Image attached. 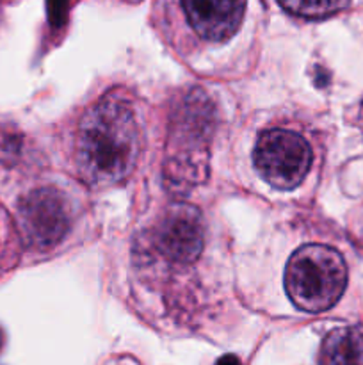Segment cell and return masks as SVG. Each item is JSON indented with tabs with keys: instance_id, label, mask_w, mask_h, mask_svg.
I'll return each mask as SVG.
<instances>
[{
	"instance_id": "6",
	"label": "cell",
	"mask_w": 363,
	"mask_h": 365,
	"mask_svg": "<svg viewBox=\"0 0 363 365\" xmlns=\"http://www.w3.org/2000/svg\"><path fill=\"white\" fill-rule=\"evenodd\" d=\"M248 0H182L192 31L205 41H224L241 27Z\"/></svg>"
},
{
	"instance_id": "8",
	"label": "cell",
	"mask_w": 363,
	"mask_h": 365,
	"mask_svg": "<svg viewBox=\"0 0 363 365\" xmlns=\"http://www.w3.org/2000/svg\"><path fill=\"white\" fill-rule=\"evenodd\" d=\"M280 4L295 16L319 20L345 9L349 0H280Z\"/></svg>"
},
{
	"instance_id": "9",
	"label": "cell",
	"mask_w": 363,
	"mask_h": 365,
	"mask_svg": "<svg viewBox=\"0 0 363 365\" xmlns=\"http://www.w3.org/2000/svg\"><path fill=\"white\" fill-rule=\"evenodd\" d=\"M216 365H242V364L235 355H224L217 360Z\"/></svg>"
},
{
	"instance_id": "5",
	"label": "cell",
	"mask_w": 363,
	"mask_h": 365,
	"mask_svg": "<svg viewBox=\"0 0 363 365\" xmlns=\"http://www.w3.org/2000/svg\"><path fill=\"white\" fill-rule=\"evenodd\" d=\"M153 253L169 264H192L205 246V223L196 207L187 203L171 205L159 217L149 234Z\"/></svg>"
},
{
	"instance_id": "1",
	"label": "cell",
	"mask_w": 363,
	"mask_h": 365,
	"mask_svg": "<svg viewBox=\"0 0 363 365\" xmlns=\"http://www.w3.org/2000/svg\"><path fill=\"white\" fill-rule=\"evenodd\" d=\"M141 152V130L128 102L107 96L89 107L75 134V166L91 187L123 182Z\"/></svg>"
},
{
	"instance_id": "3",
	"label": "cell",
	"mask_w": 363,
	"mask_h": 365,
	"mask_svg": "<svg viewBox=\"0 0 363 365\" xmlns=\"http://www.w3.org/2000/svg\"><path fill=\"white\" fill-rule=\"evenodd\" d=\"M253 160L260 177L276 189H294L306 178L312 150L301 134L288 128H270L258 138Z\"/></svg>"
},
{
	"instance_id": "4",
	"label": "cell",
	"mask_w": 363,
	"mask_h": 365,
	"mask_svg": "<svg viewBox=\"0 0 363 365\" xmlns=\"http://www.w3.org/2000/svg\"><path fill=\"white\" fill-rule=\"evenodd\" d=\"M70 223L68 196L56 187L34 189L18 205V225L28 248H53L68 234Z\"/></svg>"
},
{
	"instance_id": "10",
	"label": "cell",
	"mask_w": 363,
	"mask_h": 365,
	"mask_svg": "<svg viewBox=\"0 0 363 365\" xmlns=\"http://www.w3.org/2000/svg\"><path fill=\"white\" fill-rule=\"evenodd\" d=\"M0 346H2V334H0Z\"/></svg>"
},
{
	"instance_id": "7",
	"label": "cell",
	"mask_w": 363,
	"mask_h": 365,
	"mask_svg": "<svg viewBox=\"0 0 363 365\" xmlns=\"http://www.w3.org/2000/svg\"><path fill=\"white\" fill-rule=\"evenodd\" d=\"M319 365H363V330L345 327L327 334Z\"/></svg>"
},
{
	"instance_id": "2",
	"label": "cell",
	"mask_w": 363,
	"mask_h": 365,
	"mask_svg": "<svg viewBox=\"0 0 363 365\" xmlns=\"http://www.w3.org/2000/svg\"><path fill=\"white\" fill-rule=\"evenodd\" d=\"M347 266L337 250L326 245L301 246L285 269V291L298 309L319 314L344 294Z\"/></svg>"
}]
</instances>
